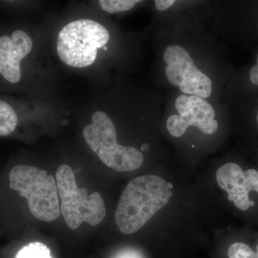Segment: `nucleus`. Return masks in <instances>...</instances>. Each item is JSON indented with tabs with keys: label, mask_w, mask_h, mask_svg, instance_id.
<instances>
[{
	"label": "nucleus",
	"mask_w": 258,
	"mask_h": 258,
	"mask_svg": "<svg viewBox=\"0 0 258 258\" xmlns=\"http://www.w3.org/2000/svg\"><path fill=\"white\" fill-rule=\"evenodd\" d=\"M83 136L101 162L113 170L132 171L143 165L144 155L139 149L118 143L114 123L104 111L93 113L91 123L83 128Z\"/></svg>",
	"instance_id": "20e7f679"
},
{
	"label": "nucleus",
	"mask_w": 258,
	"mask_h": 258,
	"mask_svg": "<svg viewBox=\"0 0 258 258\" xmlns=\"http://www.w3.org/2000/svg\"><path fill=\"white\" fill-rule=\"evenodd\" d=\"M10 189L26 200L29 211L40 221L52 222L60 215L55 177L45 169L19 164L10 169Z\"/></svg>",
	"instance_id": "f03ea898"
},
{
	"label": "nucleus",
	"mask_w": 258,
	"mask_h": 258,
	"mask_svg": "<svg viewBox=\"0 0 258 258\" xmlns=\"http://www.w3.org/2000/svg\"><path fill=\"white\" fill-rule=\"evenodd\" d=\"M165 74L173 86L185 95L208 98L212 92L211 79L196 67L189 52L180 45L166 47L163 55Z\"/></svg>",
	"instance_id": "423d86ee"
},
{
	"label": "nucleus",
	"mask_w": 258,
	"mask_h": 258,
	"mask_svg": "<svg viewBox=\"0 0 258 258\" xmlns=\"http://www.w3.org/2000/svg\"><path fill=\"white\" fill-rule=\"evenodd\" d=\"M170 185L157 175L132 179L120 195L115 212V222L121 233L132 235L140 230L172 196Z\"/></svg>",
	"instance_id": "f257e3e1"
},
{
	"label": "nucleus",
	"mask_w": 258,
	"mask_h": 258,
	"mask_svg": "<svg viewBox=\"0 0 258 258\" xmlns=\"http://www.w3.org/2000/svg\"><path fill=\"white\" fill-rule=\"evenodd\" d=\"M109 38L108 30L98 22L88 19L76 20L59 32L57 54L67 66L88 67L96 61L98 49L105 47Z\"/></svg>",
	"instance_id": "39448f33"
},
{
	"label": "nucleus",
	"mask_w": 258,
	"mask_h": 258,
	"mask_svg": "<svg viewBox=\"0 0 258 258\" xmlns=\"http://www.w3.org/2000/svg\"><path fill=\"white\" fill-rule=\"evenodd\" d=\"M18 121L15 110L8 103L0 100V137H7L13 133Z\"/></svg>",
	"instance_id": "9d476101"
},
{
	"label": "nucleus",
	"mask_w": 258,
	"mask_h": 258,
	"mask_svg": "<svg viewBox=\"0 0 258 258\" xmlns=\"http://www.w3.org/2000/svg\"><path fill=\"white\" fill-rule=\"evenodd\" d=\"M175 3L176 1L174 0H156L154 2L156 8L159 11H164V10L168 9Z\"/></svg>",
	"instance_id": "2eb2a0df"
},
{
	"label": "nucleus",
	"mask_w": 258,
	"mask_h": 258,
	"mask_svg": "<svg viewBox=\"0 0 258 258\" xmlns=\"http://www.w3.org/2000/svg\"><path fill=\"white\" fill-rule=\"evenodd\" d=\"M179 114H173L166 120V128L171 136L179 138L190 126H195L203 133L212 135L218 129L213 107L205 98L181 95L175 101Z\"/></svg>",
	"instance_id": "6e6552de"
},
{
	"label": "nucleus",
	"mask_w": 258,
	"mask_h": 258,
	"mask_svg": "<svg viewBox=\"0 0 258 258\" xmlns=\"http://www.w3.org/2000/svg\"><path fill=\"white\" fill-rule=\"evenodd\" d=\"M228 258H258V242L254 244L236 241L227 249Z\"/></svg>",
	"instance_id": "9b49d317"
},
{
	"label": "nucleus",
	"mask_w": 258,
	"mask_h": 258,
	"mask_svg": "<svg viewBox=\"0 0 258 258\" xmlns=\"http://www.w3.org/2000/svg\"><path fill=\"white\" fill-rule=\"evenodd\" d=\"M56 183L60 199V215L71 230L79 228L83 223L97 226L106 215L104 200L98 192L88 194L80 188L71 166L62 164L55 174Z\"/></svg>",
	"instance_id": "7ed1b4c3"
},
{
	"label": "nucleus",
	"mask_w": 258,
	"mask_h": 258,
	"mask_svg": "<svg viewBox=\"0 0 258 258\" xmlns=\"http://www.w3.org/2000/svg\"><path fill=\"white\" fill-rule=\"evenodd\" d=\"M33 43L26 32L15 30L11 37H0V74L11 83H17L22 77L20 62L31 52Z\"/></svg>",
	"instance_id": "1a4fd4ad"
},
{
	"label": "nucleus",
	"mask_w": 258,
	"mask_h": 258,
	"mask_svg": "<svg viewBox=\"0 0 258 258\" xmlns=\"http://www.w3.org/2000/svg\"><path fill=\"white\" fill-rule=\"evenodd\" d=\"M256 119H257V125H258V111H257V117H256Z\"/></svg>",
	"instance_id": "f3484780"
},
{
	"label": "nucleus",
	"mask_w": 258,
	"mask_h": 258,
	"mask_svg": "<svg viewBox=\"0 0 258 258\" xmlns=\"http://www.w3.org/2000/svg\"><path fill=\"white\" fill-rule=\"evenodd\" d=\"M140 2L137 0H101L98 3L103 10L111 14H114L132 10Z\"/></svg>",
	"instance_id": "ddd939ff"
},
{
	"label": "nucleus",
	"mask_w": 258,
	"mask_h": 258,
	"mask_svg": "<svg viewBox=\"0 0 258 258\" xmlns=\"http://www.w3.org/2000/svg\"><path fill=\"white\" fill-rule=\"evenodd\" d=\"M112 258H144L143 254L137 249L125 248L120 249Z\"/></svg>",
	"instance_id": "4468645a"
},
{
	"label": "nucleus",
	"mask_w": 258,
	"mask_h": 258,
	"mask_svg": "<svg viewBox=\"0 0 258 258\" xmlns=\"http://www.w3.org/2000/svg\"><path fill=\"white\" fill-rule=\"evenodd\" d=\"M249 80L252 84L258 86V55L257 57V63L251 68L249 71Z\"/></svg>",
	"instance_id": "dca6fc26"
},
{
	"label": "nucleus",
	"mask_w": 258,
	"mask_h": 258,
	"mask_svg": "<svg viewBox=\"0 0 258 258\" xmlns=\"http://www.w3.org/2000/svg\"><path fill=\"white\" fill-rule=\"evenodd\" d=\"M219 186L227 194L229 201L238 211L247 213L258 208V170L244 169L235 162L223 164L217 171Z\"/></svg>",
	"instance_id": "0eeeda50"
},
{
	"label": "nucleus",
	"mask_w": 258,
	"mask_h": 258,
	"mask_svg": "<svg viewBox=\"0 0 258 258\" xmlns=\"http://www.w3.org/2000/svg\"><path fill=\"white\" fill-rule=\"evenodd\" d=\"M15 258H53L50 249L40 242H33L24 246Z\"/></svg>",
	"instance_id": "f8f14e48"
}]
</instances>
